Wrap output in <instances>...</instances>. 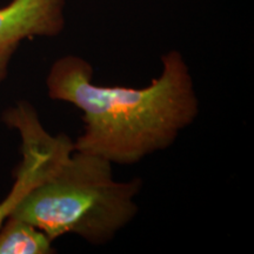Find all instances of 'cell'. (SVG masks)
I'll return each mask as SVG.
<instances>
[{"instance_id":"6da1fadb","label":"cell","mask_w":254,"mask_h":254,"mask_svg":"<svg viewBox=\"0 0 254 254\" xmlns=\"http://www.w3.org/2000/svg\"><path fill=\"white\" fill-rule=\"evenodd\" d=\"M46 87L51 99L82 112L84 132L74 141V150L112 165H134L166 150L199 113L192 74L176 50L163 56L160 74L148 86L94 84L91 64L69 55L51 66Z\"/></svg>"},{"instance_id":"7a4b0ae2","label":"cell","mask_w":254,"mask_h":254,"mask_svg":"<svg viewBox=\"0 0 254 254\" xmlns=\"http://www.w3.org/2000/svg\"><path fill=\"white\" fill-rule=\"evenodd\" d=\"M141 182H117L112 164L74 150L66 134H58L41 179L21 199L9 217L30 222L55 241L75 234L103 245L138 213Z\"/></svg>"},{"instance_id":"3957f363","label":"cell","mask_w":254,"mask_h":254,"mask_svg":"<svg viewBox=\"0 0 254 254\" xmlns=\"http://www.w3.org/2000/svg\"><path fill=\"white\" fill-rule=\"evenodd\" d=\"M1 120L20 135L23 159L15 171L13 186L0 202V226L44 176L57 139V135L50 134L44 128L37 111L27 101H19L4 111Z\"/></svg>"},{"instance_id":"277c9868","label":"cell","mask_w":254,"mask_h":254,"mask_svg":"<svg viewBox=\"0 0 254 254\" xmlns=\"http://www.w3.org/2000/svg\"><path fill=\"white\" fill-rule=\"evenodd\" d=\"M66 0H12L0 8V85L24 40L56 37L65 27Z\"/></svg>"},{"instance_id":"5b68a950","label":"cell","mask_w":254,"mask_h":254,"mask_svg":"<svg viewBox=\"0 0 254 254\" xmlns=\"http://www.w3.org/2000/svg\"><path fill=\"white\" fill-rule=\"evenodd\" d=\"M53 240L30 222L8 217L0 226V254H52Z\"/></svg>"}]
</instances>
